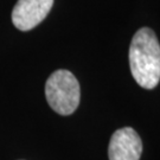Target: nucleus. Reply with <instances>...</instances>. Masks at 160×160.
Returning <instances> with one entry per match:
<instances>
[{
  "instance_id": "20e7f679",
  "label": "nucleus",
  "mask_w": 160,
  "mask_h": 160,
  "mask_svg": "<svg viewBox=\"0 0 160 160\" xmlns=\"http://www.w3.org/2000/svg\"><path fill=\"white\" fill-rule=\"evenodd\" d=\"M141 153V139L133 128L125 127L114 132L108 147L109 160H139Z\"/></svg>"
},
{
  "instance_id": "7ed1b4c3",
  "label": "nucleus",
  "mask_w": 160,
  "mask_h": 160,
  "mask_svg": "<svg viewBox=\"0 0 160 160\" xmlns=\"http://www.w3.org/2000/svg\"><path fill=\"white\" fill-rule=\"evenodd\" d=\"M53 0H18L13 11L12 22L20 31H29L40 24L50 12Z\"/></svg>"
},
{
  "instance_id": "f03ea898",
  "label": "nucleus",
  "mask_w": 160,
  "mask_h": 160,
  "mask_svg": "<svg viewBox=\"0 0 160 160\" xmlns=\"http://www.w3.org/2000/svg\"><path fill=\"white\" fill-rule=\"evenodd\" d=\"M46 101L56 113L70 115L80 104L78 81L68 70H57L50 75L45 84Z\"/></svg>"
},
{
  "instance_id": "f257e3e1",
  "label": "nucleus",
  "mask_w": 160,
  "mask_h": 160,
  "mask_svg": "<svg viewBox=\"0 0 160 160\" xmlns=\"http://www.w3.org/2000/svg\"><path fill=\"white\" fill-rule=\"evenodd\" d=\"M129 67L133 78L145 89H153L160 81V44L155 33L141 28L129 46Z\"/></svg>"
}]
</instances>
